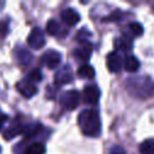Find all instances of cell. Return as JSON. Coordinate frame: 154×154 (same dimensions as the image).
I'll list each match as a JSON object with an SVG mask.
<instances>
[{"label":"cell","mask_w":154,"mask_h":154,"mask_svg":"<svg viewBox=\"0 0 154 154\" xmlns=\"http://www.w3.org/2000/svg\"><path fill=\"white\" fill-rule=\"evenodd\" d=\"M78 125L84 135L91 136V137L97 136L101 131L99 111L94 108L83 109L78 116Z\"/></svg>","instance_id":"obj_1"},{"label":"cell","mask_w":154,"mask_h":154,"mask_svg":"<svg viewBox=\"0 0 154 154\" xmlns=\"http://www.w3.org/2000/svg\"><path fill=\"white\" fill-rule=\"evenodd\" d=\"M79 91L78 90H75V89H71V90H67V91H64L61 95H60V99H59V102L60 105L67 109V111H72L77 107L78 102H79Z\"/></svg>","instance_id":"obj_2"},{"label":"cell","mask_w":154,"mask_h":154,"mask_svg":"<svg viewBox=\"0 0 154 154\" xmlns=\"http://www.w3.org/2000/svg\"><path fill=\"white\" fill-rule=\"evenodd\" d=\"M26 42H28L29 47L32 48V49L42 48L46 45V38H45L43 31L40 28H34L30 31V34H29V36L26 38Z\"/></svg>","instance_id":"obj_3"},{"label":"cell","mask_w":154,"mask_h":154,"mask_svg":"<svg viewBox=\"0 0 154 154\" xmlns=\"http://www.w3.org/2000/svg\"><path fill=\"white\" fill-rule=\"evenodd\" d=\"M99 99H100V89L95 84L87 85L83 89V100L85 103L94 106L99 102Z\"/></svg>","instance_id":"obj_4"},{"label":"cell","mask_w":154,"mask_h":154,"mask_svg":"<svg viewBox=\"0 0 154 154\" xmlns=\"http://www.w3.org/2000/svg\"><path fill=\"white\" fill-rule=\"evenodd\" d=\"M60 59H61V55L59 52L54 51V49H49L47 52H45L41 57V60L42 63L48 67V69H55L59 66L60 64Z\"/></svg>","instance_id":"obj_5"},{"label":"cell","mask_w":154,"mask_h":154,"mask_svg":"<svg viewBox=\"0 0 154 154\" xmlns=\"http://www.w3.org/2000/svg\"><path fill=\"white\" fill-rule=\"evenodd\" d=\"M71 81H72V70H71V67L67 64L59 67L58 71L54 75V82L58 85H63V84L70 83Z\"/></svg>","instance_id":"obj_6"},{"label":"cell","mask_w":154,"mask_h":154,"mask_svg":"<svg viewBox=\"0 0 154 154\" xmlns=\"http://www.w3.org/2000/svg\"><path fill=\"white\" fill-rule=\"evenodd\" d=\"M60 17H61V20L66 25H70V26L76 25L79 22V19H81L79 13L75 8H72V7H67V8L63 10L61 13H60Z\"/></svg>","instance_id":"obj_7"},{"label":"cell","mask_w":154,"mask_h":154,"mask_svg":"<svg viewBox=\"0 0 154 154\" xmlns=\"http://www.w3.org/2000/svg\"><path fill=\"white\" fill-rule=\"evenodd\" d=\"M106 64L109 72H113V73L119 72L122 69V58L117 52H111L107 54Z\"/></svg>","instance_id":"obj_8"},{"label":"cell","mask_w":154,"mask_h":154,"mask_svg":"<svg viewBox=\"0 0 154 154\" xmlns=\"http://www.w3.org/2000/svg\"><path fill=\"white\" fill-rule=\"evenodd\" d=\"M17 90L26 99L29 97H32L36 93H37V88L35 87V84H32L30 81L28 79H24V81H20L17 83Z\"/></svg>","instance_id":"obj_9"},{"label":"cell","mask_w":154,"mask_h":154,"mask_svg":"<svg viewBox=\"0 0 154 154\" xmlns=\"http://www.w3.org/2000/svg\"><path fill=\"white\" fill-rule=\"evenodd\" d=\"M91 52H93V45L85 42V43H81V46L73 51V55L82 61H88L91 55Z\"/></svg>","instance_id":"obj_10"},{"label":"cell","mask_w":154,"mask_h":154,"mask_svg":"<svg viewBox=\"0 0 154 154\" xmlns=\"http://www.w3.org/2000/svg\"><path fill=\"white\" fill-rule=\"evenodd\" d=\"M25 130H26V126L25 125H23V124H16V125H12V126L7 128L4 131L2 136H4V138L6 141H8V140H12V138H14L16 136H18L20 134H24Z\"/></svg>","instance_id":"obj_11"},{"label":"cell","mask_w":154,"mask_h":154,"mask_svg":"<svg viewBox=\"0 0 154 154\" xmlns=\"http://www.w3.org/2000/svg\"><path fill=\"white\" fill-rule=\"evenodd\" d=\"M16 54V58H17V61L22 65H28L29 63H31L32 60V54L24 47H18L14 52Z\"/></svg>","instance_id":"obj_12"},{"label":"cell","mask_w":154,"mask_h":154,"mask_svg":"<svg viewBox=\"0 0 154 154\" xmlns=\"http://www.w3.org/2000/svg\"><path fill=\"white\" fill-rule=\"evenodd\" d=\"M140 67V61L135 55H128L124 60V69L128 72H136Z\"/></svg>","instance_id":"obj_13"},{"label":"cell","mask_w":154,"mask_h":154,"mask_svg":"<svg viewBox=\"0 0 154 154\" xmlns=\"http://www.w3.org/2000/svg\"><path fill=\"white\" fill-rule=\"evenodd\" d=\"M114 46H116L117 49H120V51H129V49H131V47H132V41H131L126 35H123V36L116 38Z\"/></svg>","instance_id":"obj_14"},{"label":"cell","mask_w":154,"mask_h":154,"mask_svg":"<svg viewBox=\"0 0 154 154\" xmlns=\"http://www.w3.org/2000/svg\"><path fill=\"white\" fill-rule=\"evenodd\" d=\"M46 31H47L49 35H52V36H57V35L60 34L61 26H60V24L58 23V20H55V19H49V20L47 22V24H46Z\"/></svg>","instance_id":"obj_15"},{"label":"cell","mask_w":154,"mask_h":154,"mask_svg":"<svg viewBox=\"0 0 154 154\" xmlns=\"http://www.w3.org/2000/svg\"><path fill=\"white\" fill-rule=\"evenodd\" d=\"M77 73H78L81 77H83V78H93V77L95 76V70H94V67H93L91 65H89V64H83V65H81V66L78 67Z\"/></svg>","instance_id":"obj_16"},{"label":"cell","mask_w":154,"mask_h":154,"mask_svg":"<svg viewBox=\"0 0 154 154\" xmlns=\"http://www.w3.org/2000/svg\"><path fill=\"white\" fill-rule=\"evenodd\" d=\"M140 153L141 154H154V140L149 138L143 141L140 144Z\"/></svg>","instance_id":"obj_17"},{"label":"cell","mask_w":154,"mask_h":154,"mask_svg":"<svg viewBox=\"0 0 154 154\" xmlns=\"http://www.w3.org/2000/svg\"><path fill=\"white\" fill-rule=\"evenodd\" d=\"M46 152V148H45V144L43 143H40V142H35L32 144H30L25 153L24 154H45Z\"/></svg>","instance_id":"obj_18"},{"label":"cell","mask_w":154,"mask_h":154,"mask_svg":"<svg viewBox=\"0 0 154 154\" xmlns=\"http://www.w3.org/2000/svg\"><path fill=\"white\" fill-rule=\"evenodd\" d=\"M28 81H30L31 83L32 82H35V83L41 82L42 81V72H41V70H38V69L31 70L29 72V75H28Z\"/></svg>","instance_id":"obj_19"},{"label":"cell","mask_w":154,"mask_h":154,"mask_svg":"<svg viewBox=\"0 0 154 154\" xmlns=\"http://www.w3.org/2000/svg\"><path fill=\"white\" fill-rule=\"evenodd\" d=\"M129 30H130V32H131L134 36H140V35L143 34V26H142L140 23H137V22L130 23V24H129Z\"/></svg>","instance_id":"obj_20"},{"label":"cell","mask_w":154,"mask_h":154,"mask_svg":"<svg viewBox=\"0 0 154 154\" xmlns=\"http://www.w3.org/2000/svg\"><path fill=\"white\" fill-rule=\"evenodd\" d=\"M90 36H91V34L87 30V28H82V29L77 32L76 38H77L81 43H85V42H87V38H88V37H90Z\"/></svg>","instance_id":"obj_21"},{"label":"cell","mask_w":154,"mask_h":154,"mask_svg":"<svg viewBox=\"0 0 154 154\" xmlns=\"http://www.w3.org/2000/svg\"><path fill=\"white\" fill-rule=\"evenodd\" d=\"M41 124L40 123H36V124H34V125H29V126H26V130H25V135L29 137H31V136H35L40 130H41Z\"/></svg>","instance_id":"obj_22"},{"label":"cell","mask_w":154,"mask_h":154,"mask_svg":"<svg viewBox=\"0 0 154 154\" xmlns=\"http://www.w3.org/2000/svg\"><path fill=\"white\" fill-rule=\"evenodd\" d=\"M108 154H125V150L120 146H113Z\"/></svg>","instance_id":"obj_23"},{"label":"cell","mask_w":154,"mask_h":154,"mask_svg":"<svg viewBox=\"0 0 154 154\" xmlns=\"http://www.w3.org/2000/svg\"><path fill=\"white\" fill-rule=\"evenodd\" d=\"M119 14H120V12H119V11H116V12H113L111 16L106 17L105 20H118V19H119Z\"/></svg>","instance_id":"obj_24"},{"label":"cell","mask_w":154,"mask_h":154,"mask_svg":"<svg viewBox=\"0 0 154 154\" xmlns=\"http://www.w3.org/2000/svg\"><path fill=\"white\" fill-rule=\"evenodd\" d=\"M6 32H7V23L2 22V23H0V34L6 35Z\"/></svg>","instance_id":"obj_25"},{"label":"cell","mask_w":154,"mask_h":154,"mask_svg":"<svg viewBox=\"0 0 154 154\" xmlns=\"http://www.w3.org/2000/svg\"><path fill=\"white\" fill-rule=\"evenodd\" d=\"M6 120H7V116H6V114L0 113V129L2 128V124H4Z\"/></svg>","instance_id":"obj_26"},{"label":"cell","mask_w":154,"mask_h":154,"mask_svg":"<svg viewBox=\"0 0 154 154\" xmlns=\"http://www.w3.org/2000/svg\"><path fill=\"white\" fill-rule=\"evenodd\" d=\"M5 6V1H0V8H2Z\"/></svg>","instance_id":"obj_27"},{"label":"cell","mask_w":154,"mask_h":154,"mask_svg":"<svg viewBox=\"0 0 154 154\" xmlns=\"http://www.w3.org/2000/svg\"><path fill=\"white\" fill-rule=\"evenodd\" d=\"M153 13H154V6H153Z\"/></svg>","instance_id":"obj_28"},{"label":"cell","mask_w":154,"mask_h":154,"mask_svg":"<svg viewBox=\"0 0 154 154\" xmlns=\"http://www.w3.org/2000/svg\"><path fill=\"white\" fill-rule=\"evenodd\" d=\"M0 152H1V147H0Z\"/></svg>","instance_id":"obj_29"}]
</instances>
